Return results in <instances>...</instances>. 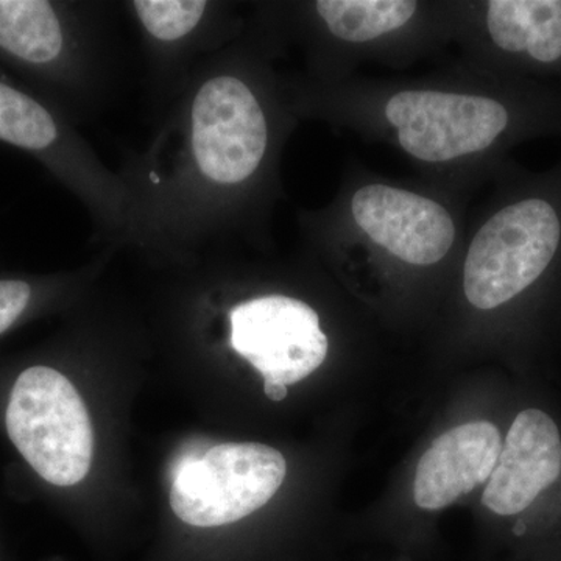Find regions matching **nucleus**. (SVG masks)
Wrapping results in <instances>:
<instances>
[{
    "mask_svg": "<svg viewBox=\"0 0 561 561\" xmlns=\"http://www.w3.org/2000/svg\"><path fill=\"white\" fill-rule=\"evenodd\" d=\"M486 32L507 60L540 73H561V0H490Z\"/></svg>",
    "mask_w": 561,
    "mask_h": 561,
    "instance_id": "nucleus-8",
    "label": "nucleus"
},
{
    "mask_svg": "<svg viewBox=\"0 0 561 561\" xmlns=\"http://www.w3.org/2000/svg\"><path fill=\"white\" fill-rule=\"evenodd\" d=\"M502 449L500 430L489 421L461 424L445 432L421 457L413 500L423 511L437 512L461 494L489 481Z\"/></svg>",
    "mask_w": 561,
    "mask_h": 561,
    "instance_id": "nucleus-7",
    "label": "nucleus"
},
{
    "mask_svg": "<svg viewBox=\"0 0 561 561\" xmlns=\"http://www.w3.org/2000/svg\"><path fill=\"white\" fill-rule=\"evenodd\" d=\"M202 0H138L133 10L154 43L176 44L190 38L210 11Z\"/></svg>",
    "mask_w": 561,
    "mask_h": 561,
    "instance_id": "nucleus-12",
    "label": "nucleus"
},
{
    "mask_svg": "<svg viewBox=\"0 0 561 561\" xmlns=\"http://www.w3.org/2000/svg\"><path fill=\"white\" fill-rule=\"evenodd\" d=\"M264 391L272 401H283L287 397V387L279 382L265 381Z\"/></svg>",
    "mask_w": 561,
    "mask_h": 561,
    "instance_id": "nucleus-14",
    "label": "nucleus"
},
{
    "mask_svg": "<svg viewBox=\"0 0 561 561\" xmlns=\"http://www.w3.org/2000/svg\"><path fill=\"white\" fill-rule=\"evenodd\" d=\"M0 47L33 65L58 60L66 49V35L51 3L0 0Z\"/></svg>",
    "mask_w": 561,
    "mask_h": 561,
    "instance_id": "nucleus-9",
    "label": "nucleus"
},
{
    "mask_svg": "<svg viewBox=\"0 0 561 561\" xmlns=\"http://www.w3.org/2000/svg\"><path fill=\"white\" fill-rule=\"evenodd\" d=\"M283 454L261 443H221L176 468L172 511L190 526L241 522L275 496L286 479Z\"/></svg>",
    "mask_w": 561,
    "mask_h": 561,
    "instance_id": "nucleus-3",
    "label": "nucleus"
},
{
    "mask_svg": "<svg viewBox=\"0 0 561 561\" xmlns=\"http://www.w3.org/2000/svg\"><path fill=\"white\" fill-rule=\"evenodd\" d=\"M31 297V286L24 280H0V334L20 319Z\"/></svg>",
    "mask_w": 561,
    "mask_h": 561,
    "instance_id": "nucleus-13",
    "label": "nucleus"
},
{
    "mask_svg": "<svg viewBox=\"0 0 561 561\" xmlns=\"http://www.w3.org/2000/svg\"><path fill=\"white\" fill-rule=\"evenodd\" d=\"M7 431L44 481L76 485L90 472L94 431L73 383L49 367L21 373L7 409Z\"/></svg>",
    "mask_w": 561,
    "mask_h": 561,
    "instance_id": "nucleus-2",
    "label": "nucleus"
},
{
    "mask_svg": "<svg viewBox=\"0 0 561 561\" xmlns=\"http://www.w3.org/2000/svg\"><path fill=\"white\" fill-rule=\"evenodd\" d=\"M231 346L264 376L284 386L312 375L328 356V337L308 302L267 295L234 306Z\"/></svg>",
    "mask_w": 561,
    "mask_h": 561,
    "instance_id": "nucleus-4",
    "label": "nucleus"
},
{
    "mask_svg": "<svg viewBox=\"0 0 561 561\" xmlns=\"http://www.w3.org/2000/svg\"><path fill=\"white\" fill-rule=\"evenodd\" d=\"M317 13L339 39L367 43L404 27L416 11L408 0H320Z\"/></svg>",
    "mask_w": 561,
    "mask_h": 561,
    "instance_id": "nucleus-10",
    "label": "nucleus"
},
{
    "mask_svg": "<svg viewBox=\"0 0 561 561\" xmlns=\"http://www.w3.org/2000/svg\"><path fill=\"white\" fill-rule=\"evenodd\" d=\"M357 227L412 265H434L451 250L456 225L440 203L387 184H367L351 201Z\"/></svg>",
    "mask_w": 561,
    "mask_h": 561,
    "instance_id": "nucleus-5",
    "label": "nucleus"
},
{
    "mask_svg": "<svg viewBox=\"0 0 561 561\" xmlns=\"http://www.w3.org/2000/svg\"><path fill=\"white\" fill-rule=\"evenodd\" d=\"M171 169L149 172V194L136 202L135 228L160 236L198 234L213 206L260 171L271 130L256 92L241 77L213 72L187 95Z\"/></svg>",
    "mask_w": 561,
    "mask_h": 561,
    "instance_id": "nucleus-1",
    "label": "nucleus"
},
{
    "mask_svg": "<svg viewBox=\"0 0 561 561\" xmlns=\"http://www.w3.org/2000/svg\"><path fill=\"white\" fill-rule=\"evenodd\" d=\"M560 472L561 437L556 421L538 409H526L513 421L482 504L500 516L518 515Z\"/></svg>",
    "mask_w": 561,
    "mask_h": 561,
    "instance_id": "nucleus-6",
    "label": "nucleus"
},
{
    "mask_svg": "<svg viewBox=\"0 0 561 561\" xmlns=\"http://www.w3.org/2000/svg\"><path fill=\"white\" fill-rule=\"evenodd\" d=\"M60 139V128L49 111L24 92L0 83V140L41 151Z\"/></svg>",
    "mask_w": 561,
    "mask_h": 561,
    "instance_id": "nucleus-11",
    "label": "nucleus"
}]
</instances>
